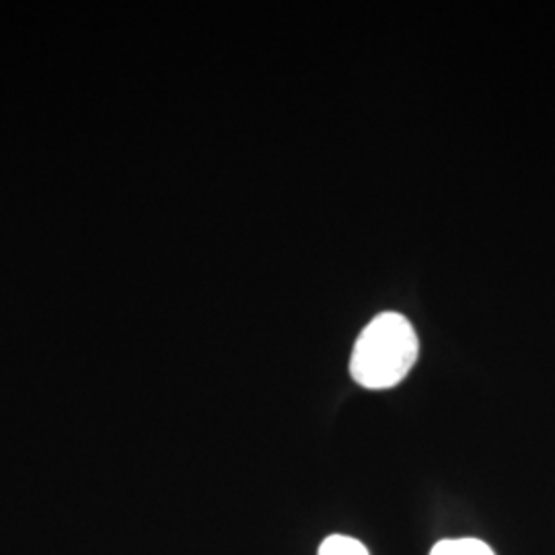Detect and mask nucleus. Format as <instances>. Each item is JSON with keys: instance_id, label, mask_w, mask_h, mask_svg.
<instances>
[{"instance_id": "obj_1", "label": "nucleus", "mask_w": 555, "mask_h": 555, "mask_svg": "<svg viewBox=\"0 0 555 555\" xmlns=\"http://www.w3.org/2000/svg\"><path fill=\"white\" fill-rule=\"evenodd\" d=\"M417 350L412 323L399 313H383L358 337L350 373L366 389L396 387L416 364Z\"/></svg>"}, {"instance_id": "obj_2", "label": "nucleus", "mask_w": 555, "mask_h": 555, "mask_svg": "<svg viewBox=\"0 0 555 555\" xmlns=\"http://www.w3.org/2000/svg\"><path fill=\"white\" fill-rule=\"evenodd\" d=\"M430 555H496L490 545H486L479 539H447L440 541Z\"/></svg>"}, {"instance_id": "obj_3", "label": "nucleus", "mask_w": 555, "mask_h": 555, "mask_svg": "<svg viewBox=\"0 0 555 555\" xmlns=\"http://www.w3.org/2000/svg\"><path fill=\"white\" fill-rule=\"evenodd\" d=\"M319 555H369V552L352 537L332 535L321 543Z\"/></svg>"}]
</instances>
